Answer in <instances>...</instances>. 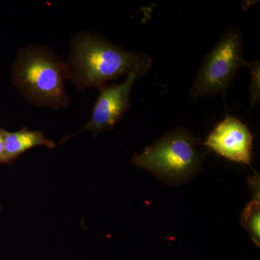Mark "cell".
<instances>
[{
	"instance_id": "1",
	"label": "cell",
	"mask_w": 260,
	"mask_h": 260,
	"mask_svg": "<svg viewBox=\"0 0 260 260\" xmlns=\"http://www.w3.org/2000/svg\"><path fill=\"white\" fill-rule=\"evenodd\" d=\"M66 64L68 80L85 90L132 74L140 79L148 73L153 60L147 53L126 50L99 34L83 31L73 37Z\"/></svg>"
},
{
	"instance_id": "2",
	"label": "cell",
	"mask_w": 260,
	"mask_h": 260,
	"mask_svg": "<svg viewBox=\"0 0 260 260\" xmlns=\"http://www.w3.org/2000/svg\"><path fill=\"white\" fill-rule=\"evenodd\" d=\"M67 80L66 62L50 48L30 44L19 50L12 69V83L32 105L54 110L68 107Z\"/></svg>"
},
{
	"instance_id": "3",
	"label": "cell",
	"mask_w": 260,
	"mask_h": 260,
	"mask_svg": "<svg viewBox=\"0 0 260 260\" xmlns=\"http://www.w3.org/2000/svg\"><path fill=\"white\" fill-rule=\"evenodd\" d=\"M197 145L198 141L188 130L178 128L134 155L131 162L164 182L181 184L194 177L203 166L204 155Z\"/></svg>"
},
{
	"instance_id": "4",
	"label": "cell",
	"mask_w": 260,
	"mask_h": 260,
	"mask_svg": "<svg viewBox=\"0 0 260 260\" xmlns=\"http://www.w3.org/2000/svg\"><path fill=\"white\" fill-rule=\"evenodd\" d=\"M246 62L242 32L237 27L228 28L200 65L189 93L191 100L225 93Z\"/></svg>"
},
{
	"instance_id": "5",
	"label": "cell",
	"mask_w": 260,
	"mask_h": 260,
	"mask_svg": "<svg viewBox=\"0 0 260 260\" xmlns=\"http://www.w3.org/2000/svg\"><path fill=\"white\" fill-rule=\"evenodd\" d=\"M139 79L135 74L128 75L123 83L99 87V95L94 104L91 116L83 129L95 136L112 130L124 117L130 107V96L135 81ZM77 133H75L76 135Z\"/></svg>"
},
{
	"instance_id": "6",
	"label": "cell",
	"mask_w": 260,
	"mask_h": 260,
	"mask_svg": "<svg viewBox=\"0 0 260 260\" xmlns=\"http://www.w3.org/2000/svg\"><path fill=\"white\" fill-rule=\"evenodd\" d=\"M204 145L228 160L251 165L252 135L248 126L237 118L229 116L219 123Z\"/></svg>"
},
{
	"instance_id": "7",
	"label": "cell",
	"mask_w": 260,
	"mask_h": 260,
	"mask_svg": "<svg viewBox=\"0 0 260 260\" xmlns=\"http://www.w3.org/2000/svg\"><path fill=\"white\" fill-rule=\"evenodd\" d=\"M5 156L7 162L14 161L20 155L32 148L45 146L47 148H55L52 140L47 139L42 131L29 129L23 127L15 132L4 130Z\"/></svg>"
},
{
	"instance_id": "8",
	"label": "cell",
	"mask_w": 260,
	"mask_h": 260,
	"mask_svg": "<svg viewBox=\"0 0 260 260\" xmlns=\"http://www.w3.org/2000/svg\"><path fill=\"white\" fill-rule=\"evenodd\" d=\"M241 224L250 235L251 241L257 247L260 246L259 198H253L243 211Z\"/></svg>"
},
{
	"instance_id": "9",
	"label": "cell",
	"mask_w": 260,
	"mask_h": 260,
	"mask_svg": "<svg viewBox=\"0 0 260 260\" xmlns=\"http://www.w3.org/2000/svg\"><path fill=\"white\" fill-rule=\"evenodd\" d=\"M246 66L249 68L251 73V85L249 88L250 91V102L251 106L259 104L260 100L259 59H254L250 62H246Z\"/></svg>"
},
{
	"instance_id": "10",
	"label": "cell",
	"mask_w": 260,
	"mask_h": 260,
	"mask_svg": "<svg viewBox=\"0 0 260 260\" xmlns=\"http://www.w3.org/2000/svg\"><path fill=\"white\" fill-rule=\"evenodd\" d=\"M0 164H8L5 156L4 129H0Z\"/></svg>"
},
{
	"instance_id": "11",
	"label": "cell",
	"mask_w": 260,
	"mask_h": 260,
	"mask_svg": "<svg viewBox=\"0 0 260 260\" xmlns=\"http://www.w3.org/2000/svg\"><path fill=\"white\" fill-rule=\"evenodd\" d=\"M0 210H1V206H0Z\"/></svg>"
}]
</instances>
